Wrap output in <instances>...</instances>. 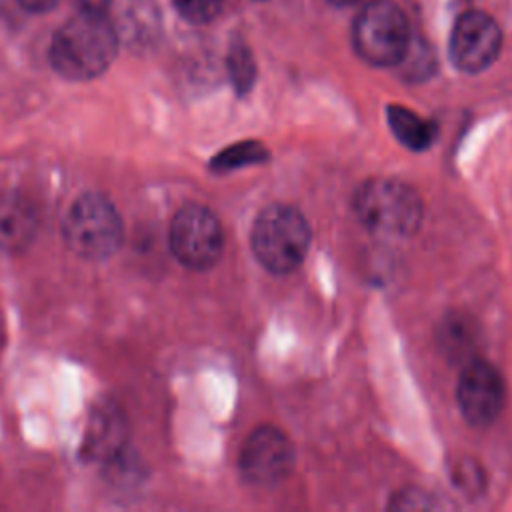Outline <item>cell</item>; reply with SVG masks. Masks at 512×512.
Masks as SVG:
<instances>
[{"instance_id": "cell-1", "label": "cell", "mask_w": 512, "mask_h": 512, "mask_svg": "<svg viewBox=\"0 0 512 512\" xmlns=\"http://www.w3.org/2000/svg\"><path fill=\"white\" fill-rule=\"evenodd\" d=\"M120 36L106 12L78 10L52 36L48 58L66 80H92L116 58Z\"/></svg>"}, {"instance_id": "cell-2", "label": "cell", "mask_w": 512, "mask_h": 512, "mask_svg": "<svg viewBox=\"0 0 512 512\" xmlns=\"http://www.w3.org/2000/svg\"><path fill=\"white\" fill-rule=\"evenodd\" d=\"M358 220L374 234L388 238L412 236L422 222L418 192L396 178H370L354 198Z\"/></svg>"}, {"instance_id": "cell-3", "label": "cell", "mask_w": 512, "mask_h": 512, "mask_svg": "<svg viewBox=\"0 0 512 512\" xmlns=\"http://www.w3.org/2000/svg\"><path fill=\"white\" fill-rule=\"evenodd\" d=\"M310 226L300 210L286 204L264 208L250 234L256 260L272 274H290L306 258Z\"/></svg>"}, {"instance_id": "cell-4", "label": "cell", "mask_w": 512, "mask_h": 512, "mask_svg": "<svg viewBox=\"0 0 512 512\" xmlns=\"http://www.w3.org/2000/svg\"><path fill=\"white\" fill-rule=\"evenodd\" d=\"M66 246L84 260L110 258L122 244L124 228L114 204L100 192H86L74 200L62 220Z\"/></svg>"}, {"instance_id": "cell-5", "label": "cell", "mask_w": 512, "mask_h": 512, "mask_svg": "<svg viewBox=\"0 0 512 512\" xmlns=\"http://www.w3.org/2000/svg\"><path fill=\"white\" fill-rule=\"evenodd\" d=\"M356 54L372 66H394L404 60L410 28L404 12L390 0H370L352 26Z\"/></svg>"}, {"instance_id": "cell-6", "label": "cell", "mask_w": 512, "mask_h": 512, "mask_svg": "<svg viewBox=\"0 0 512 512\" xmlns=\"http://www.w3.org/2000/svg\"><path fill=\"white\" fill-rule=\"evenodd\" d=\"M224 246V234L216 214L202 204L182 206L170 224V250L190 270L212 268Z\"/></svg>"}, {"instance_id": "cell-7", "label": "cell", "mask_w": 512, "mask_h": 512, "mask_svg": "<svg viewBox=\"0 0 512 512\" xmlns=\"http://www.w3.org/2000/svg\"><path fill=\"white\" fill-rule=\"evenodd\" d=\"M294 466L290 438L276 426L256 428L240 452V472L254 486L280 484Z\"/></svg>"}, {"instance_id": "cell-8", "label": "cell", "mask_w": 512, "mask_h": 512, "mask_svg": "<svg viewBox=\"0 0 512 512\" xmlns=\"http://www.w3.org/2000/svg\"><path fill=\"white\" fill-rule=\"evenodd\" d=\"M504 380L486 360L472 358L458 376L456 400L468 424L484 428L492 424L504 406Z\"/></svg>"}, {"instance_id": "cell-9", "label": "cell", "mask_w": 512, "mask_h": 512, "mask_svg": "<svg viewBox=\"0 0 512 512\" xmlns=\"http://www.w3.org/2000/svg\"><path fill=\"white\" fill-rule=\"evenodd\" d=\"M502 48L498 24L480 10L458 16L450 34V60L462 72L474 74L488 68Z\"/></svg>"}, {"instance_id": "cell-10", "label": "cell", "mask_w": 512, "mask_h": 512, "mask_svg": "<svg viewBox=\"0 0 512 512\" xmlns=\"http://www.w3.org/2000/svg\"><path fill=\"white\" fill-rule=\"evenodd\" d=\"M126 442V418L122 410L114 402H100L94 406L84 442L82 452L90 460L108 462L114 460Z\"/></svg>"}, {"instance_id": "cell-11", "label": "cell", "mask_w": 512, "mask_h": 512, "mask_svg": "<svg viewBox=\"0 0 512 512\" xmlns=\"http://www.w3.org/2000/svg\"><path fill=\"white\" fill-rule=\"evenodd\" d=\"M38 216L30 200L20 194L0 196V248L6 252L24 250L36 236Z\"/></svg>"}, {"instance_id": "cell-12", "label": "cell", "mask_w": 512, "mask_h": 512, "mask_svg": "<svg viewBox=\"0 0 512 512\" xmlns=\"http://www.w3.org/2000/svg\"><path fill=\"white\" fill-rule=\"evenodd\" d=\"M388 124L394 136L410 150H424L436 136V126L404 106H388Z\"/></svg>"}, {"instance_id": "cell-13", "label": "cell", "mask_w": 512, "mask_h": 512, "mask_svg": "<svg viewBox=\"0 0 512 512\" xmlns=\"http://www.w3.org/2000/svg\"><path fill=\"white\" fill-rule=\"evenodd\" d=\"M228 74L238 94H244L252 88L256 78V66L250 48L242 40H234L228 50Z\"/></svg>"}, {"instance_id": "cell-14", "label": "cell", "mask_w": 512, "mask_h": 512, "mask_svg": "<svg viewBox=\"0 0 512 512\" xmlns=\"http://www.w3.org/2000/svg\"><path fill=\"white\" fill-rule=\"evenodd\" d=\"M268 152L264 146H260L258 142H240L234 144L226 150H222L214 160H212V168L218 172H228L246 164H254V162H262L266 160Z\"/></svg>"}, {"instance_id": "cell-15", "label": "cell", "mask_w": 512, "mask_h": 512, "mask_svg": "<svg viewBox=\"0 0 512 512\" xmlns=\"http://www.w3.org/2000/svg\"><path fill=\"white\" fill-rule=\"evenodd\" d=\"M176 12L190 24H208L220 10L224 0H172Z\"/></svg>"}, {"instance_id": "cell-16", "label": "cell", "mask_w": 512, "mask_h": 512, "mask_svg": "<svg viewBox=\"0 0 512 512\" xmlns=\"http://www.w3.org/2000/svg\"><path fill=\"white\" fill-rule=\"evenodd\" d=\"M470 334H472V328L466 320L452 318V320H446V328L442 332V342L446 344V348L462 352L470 344Z\"/></svg>"}, {"instance_id": "cell-17", "label": "cell", "mask_w": 512, "mask_h": 512, "mask_svg": "<svg viewBox=\"0 0 512 512\" xmlns=\"http://www.w3.org/2000/svg\"><path fill=\"white\" fill-rule=\"evenodd\" d=\"M426 494H422V492H406L404 496H396V500H394V508H428V506H432V504H428L426 502Z\"/></svg>"}, {"instance_id": "cell-18", "label": "cell", "mask_w": 512, "mask_h": 512, "mask_svg": "<svg viewBox=\"0 0 512 512\" xmlns=\"http://www.w3.org/2000/svg\"><path fill=\"white\" fill-rule=\"evenodd\" d=\"M20 8H24L26 12H34V14H42L48 12L56 6L58 0H14Z\"/></svg>"}, {"instance_id": "cell-19", "label": "cell", "mask_w": 512, "mask_h": 512, "mask_svg": "<svg viewBox=\"0 0 512 512\" xmlns=\"http://www.w3.org/2000/svg\"><path fill=\"white\" fill-rule=\"evenodd\" d=\"M78 10L86 12H106L110 0H72Z\"/></svg>"}, {"instance_id": "cell-20", "label": "cell", "mask_w": 512, "mask_h": 512, "mask_svg": "<svg viewBox=\"0 0 512 512\" xmlns=\"http://www.w3.org/2000/svg\"><path fill=\"white\" fill-rule=\"evenodd\" d=\"M328 2L334 4V6H348V4H356L360 0H328Z\"/></svg>"}]
</instances>
